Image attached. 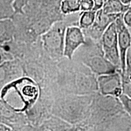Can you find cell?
I'll return each instance as SVG.
<instances>
[{"mask_svg":"<svg viewBox=\"0 0 131 131\" xmlns=\"http://www.w3.org/2000/svg\"><path fill=\"white\" fill-rule=\"evenodd\" d=\"M73 130L130 131L131 117L124 110L119 98L97 92L92 101L88 118Z\"/></svg>","mask_w":131,"mask_h":131,"instance_id":"obj_1","label":"cell"},{"mask_svg":"<svg viewBox=\"0 0 131 131\" xmlns=\"http://www.w3.org/2000/svg\"><path fill=\"white\" fill-rule=\"evenodd\" d=\"M97 77L83 63L64 57L57 61L54 88L58 95L94 94L98 92Z\"/></svg>","mask_w":131,"mask_h":131,"instance_id":"obj_2","label":"cell"},{"mask_svg":"<svg viewBox=\"0 0 131 131\" xmlns=\"http://www.w3.org/2000/svg\"><path fill=\"white\" fill-rule=\"evenodd\" d=\"M20 61L24 75L34 80L40 88L54 89L58 61L52 60L46 53L40 37L37 41L27 45Z\"/></svg>","mask_w":131,"mask_h":131,"instance_id":"obj_3","label":"cell"},{"mask_svg":"<svg viewBox=\"0 0 131 131\" xmlns=\"http://www.w3.org/2000/svg\"><path fill=\"white\" fill-rule=\"evenodd\" d=\"M94 94L59 95L54 101L52 115L72 124L74 129L75 126L86 122L89 117Z\"/></svg>","mask_w":131,"mask_h":131,"instance_id":"obj_4","label":"cell"},{"mask_svg":"<svg viewBox=\"0 0 131 131\" xmlns=\"http://www.w3.org/2000/svg\"><path fill=\"white\" fill-rule=\"evenodd\" d=\"M86 42L79 47L72 60L83 63L96 76L121 71L104 56L101 40H94L85 37Z\"/></svg>","mask_w":131,"mask_h":131,"instance_id":"obj_5","label":"cell"},{"mask_svg":"<svg viewBox=\"0 0 131 131\" xmlns=\"http://www.w3.org/2000/svg\"><path fill=\"white\" fill-rule=\"evenodd\" d=\"M69 26L74 25L63 19L58 21L40 37L44 50L52 60L58 61L64 57L65 34Z\"/></svg>","mask_w":131,"mask_h":131,"instance_id":"obj_6","label":"cell"},{"mask_svg":"<svg viewBox=\"0 0 131 131\" xmlns=\"http://www.w3.org/2000/svg\"><path fill=\"white\" fill-rule=\"evenodd\" d=\"M56 96L52 90L49 88H40V95L37 101L25 112L29 123L36 130L52 115V107Z\"/></svg>","mask_w":131,"mask_h":131,"instance_id":"obj_7","label":"cell"},{"mask_svg":"<svg viewBox=\"0 0 131 131\" xmlns=\"http://www.w3.org/2000/svg\"><path fill=\"white\" fill-rule=\"evenodd\" d=\"M3 89H11L15 92L23 104L20 111L24 112L35 104L40 95L38 84L26 75L9 83Z\"/></svg>","mask_w":131,"mask_h":131,"instance_id":"obj_8","label":"cell"},{"mask_svg":"<svg viewBox=\"0 0 131 131\" xmlns=\"http://www.w3.org/2000/svg\"><path fill=\"white\" fill-rule=\"evenodd\" d=\"M0 123L12 130H36L29 123L25 112L19 111L4 98H0Z\"/></svg>","mask_w":131,"mask_h":131,"instance_id":"obj_9","label":"cell"},{"mask_svg":"<svg viewBox=\"0 0 131 131\" xmlns=\"http://www.w3.org/2000/svg\"><path fill=\"white\" fill-rule=\"evenodd\" d=\"M100 40L104 56L113 64L121 70V60L115 23H112L106 29Z\"/></svg>","mask_w":131,"mask_h":131,"instance_id":"obj_10","label":"cell"},{"mask_svg":"<svg viewBox=\"0 0 131 131\" xmlns=\"http://www.w3.org/2000/svg\"><path fill=\"white\" fill-rule=\"evenodd\" d=\"M122 15L106 14L103 10L102 8L98 10L94 24L89 28L82 29L85 37L90 38L94 40H100L106 29Z\"/></svg>","mask_w":131,"mask_h":131,"instance_id":"obj_11","label":"cell"},{"mask_svg":"<svg viewBox=\"0 0 131 131\" xmlns=\"http://www.w3.org/2000/svg\"><path fill=\"white\" fill-rule=\"evenodd\" d=\"M121 71L98 76V92L104 95L119 98L123 94Z\"/></svg>","mask_w":131,"mask_h":131,"instance_id":"obj_12","label":"cell"},{"mask_svg":"<svg viewBox=\"0 0 131 131\" xmlns=\"http://www.w3.org/2000/svg\"><path fill=\"white\" fill-rule=\"evenodd\" d=\"M24 72L22 63L18 59L3 62L0 64V98L1 93L6 85L23 77Z\"/></svg>","mask_w":131,"mask_h":131,"instance_id":"obj_13","label":"cell"},{"mask_svg":"<svg viewBox=\"0 0 131 131\" xmlns=\"http://www.w3.org/2000/svg\"><path fill=\"white\" fill-rule=\"evenodd\" d=\"M85 42L84 34L79 26H69L65 34L64 57L72 60L75 51Z\"/></svg>","mask_w":131,"mask_h":131,"instance_id":"obj_14","label":"cell"},{"mask_svg":"<svg viewBox=\"0 0 131 131\" xmlns=\"http://www.w3.org/2000/svg\"><path fill=\"white\" fill-rule=\"evenodd\" d=\"M123 14L116 19L115 23L117 30L118 43L121 60V73H123L126 68V55L127 50L131 46V35L128 27L124 23Z\"/></svg>","mask_w":131,"mask_h":131,"instance_id":"obj_15","label":"cell"},{"mask_svg":"<svg viewBox=\"0 0 131 131\" xmlns=\"http://www.w3.org/2000/svg\"><path fill=\"white\" fill-rule=\"evenodd\" d=\"M73 126L57 116L52 115L38 128V131L73 130Z\"/></svg>","mask_w":131,"mask_h":131,"instance_id":"obj_16","label":"cell"},{"mask_svg":"<svg viewBox=\"0 0 131 131\" xmlns=\"http://www.w3.org/2000/svg\"><path fill=\"white\" fill-rule=\"evenodd\" d=\"M15 25L11 18L0 19V43L14 38Z\"/></svg>","mask_w":131,"mask_h":131,"instance_id":"obj_17","label":"cell"},{"mask_svg":"<svg viewBox=\"0 0 131 131\" xmlns=\"http://www.w3.org/2000/svg\"><path fill=\"white\" fill-rule=\"evenodd\" d=\"M130 4H125L119 0H106L102 9L106 14H123L129 9Z\"/></svg>","mask_w":131,"mask_h":131,"instance_id":"obj_18","label":"cell"},{"mask_svg":"<svg viewBox=\"0 0 131 131\" xmlns=\"http://www.w3.org/2000/svg\"><path fill=\"white\" fill-rule=\"evenodd\" d=\"M96 11L92 10L81 12L78 19V26L81 29L89 28L94 24L96 17Z\"/></svg>","mask_w":131,"mask_h":131,"instance_id":"obj_19","label":"cell"},{"mask_svg":"<svg viewBox=\"0 0 131 131\" xmlns=\"http://www.w3.org/2000/svg\"><path fill=\"white\" fill-rule=\"evenodd\" d=\"M81 0H62L60 10L64 15H70L80 12Z\"/></svg>","mask_w":131,"mask_h":131,"instance_id":"obj_20","label":"cell"},{"mask_svg":"<svg viewBox=\"0 0 131 131\" xmlns=\"http://www.w3.org/2000/svg\"><path fill=\"white\" fill-rule=\"evenodd\" d=\"M14 0H0V19H12L15 16Z\"/></svg>","mask_w":131,"mask_h":131,"instance_id":"obj_21","label":"cell"},{"mask_svg":"<svg viewBox=\"0 0 131 131\" xmlns=\"http://www.w3.org/2000/svg\"><path fill=\"white\" fill-rule=\"evenodd\" d=\"M123 94L131 98V76L122 74Z\"/></svg>","mask_w":131,"mask_h":131,"instance_id":"obj_22","label":"cell"},{"mask_svg":"<svg viewBox=\"0 0 131 131\" xmlns=\"http://www.w3.org/2000/svg\"><path fill=\"white\" fill-rule=\"evenodd\" d=\"M30 0H14L13 7H14L15 15L24 14V9Z\"/></svg>","mask_w":131,"mask_h":131,"instance_id":"obj_23","label":"cell"},{"mask_svg":"<svg viewBox=\"0 0 131 131\" xmlns=\"http://www.w3.org/2000/svg\"><path fill=\"white\" fill-rule=\"evenodd\" d=\"M119 99L123 106L124 110L131 117V98L123 94L119 96Z\"/></svg>","mask_w":131,"mask_h":131,"instance_id":"obj_24","label":"cell"},{"mask_svg":"<svg viewBox=\"0 0 131 131\" xmlns=\"http://www.w3.org/2000/svg\"><path fill=\"white\" fill-rule=\"evenodd\" d=\"M95 3L94 0H81L80 12L92 10L94 9Z\"/></svg>","mask_w":131,"mask_h":131,"instance_id":"obj_25","label":"cell"},{"mask_svg":"<svg viewBox=\"0 0 131 131\" xmlns=\"http://www.w3.org/2000/svg\"><path fill=\"white\" fill-rule=\"evenodd\" d=\"M128 76H131V46L127 50L126 55V68L123 73Z\"/></svg>","mask_w":131,"mask_h":131,"instance_id":"obj_26","label":"cell"},{"mask_svg":"<svg viewBox=\"0 0 131 131\" xmlns=\"http://www.w3.org/2000/svg\"><path fill=\"white\" fill-rule=\"evenodd\" d=\"M123 18L126 25L128 27H131V4L127 10L123 14Z\"/></svg>","mask_w":131,"mask_h":131,"instance_id":"obj_27","label":"cell"},{"mask_svg":"<svg viewBox=\"0 0 131 131\" xmlns=\"http://www.w3.org/2000/svg\"><path fill=\"white\" fill-rule=\"evenodd\" d=\"M95 3L94 10L97 11L98 10L101 9L103 7L104 3L105 2V0H94Z\"/></svg>","mask_w":131,"mask_h":131,"instance_id":"obj_28","label":"cell"},{"mask_svg":"<svg viewBox=\"0 0 131 131\" xmlns=\"http://www.w3.org/2000/svg\"><path fill=\"white\" fill-rule=\"evenodd\" d=\"M0 130H12L10 127H9L8 126L6 125V124L0 123Z\"/></svg>","mask_w":131,"mask_h":131,"instance_id":"obj_29","label":"cell"},{"mask_svg":"<svg viewBox=\"0 0 131 131\" xmlns=\"http://www.w3.org/2000/svg\"><path fill=\"white\" fill-rule=\"evenodd\" d=\"M122 1L123 3L125 4H131V0H119Z\"/></svg>","mask_w":131,"mask_h":131,"instance_id":"obj_30","label":"cell"},{"mask_svg":"<svg viewBox=\"0 0 131 131\" xmlns=\"http://www.w3.org/2000/svg\"><path fill=\"white\" fill-rule=\"evenodd\" d=\"M3 62H4V60H3L2 54H1V52H0V64H2Z\"/></svg>","mask_w":131,"mask_h":131,"instance_id":"obj_31","label":"cell"},{"mask_svg":"<svg viewBox=\"0 0 131 131\" xmlns=\"http://www.w3.org/2000/svg\"><path fill=\"white\" fill-rule=\"evenodd\" d=\"M106 1V0H105V1Z\"/></svg>","mask_w":131,"mask_h":131,"instance_id":"obj_32","label":"cell"}]
</instances>
